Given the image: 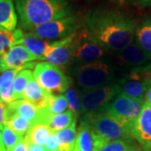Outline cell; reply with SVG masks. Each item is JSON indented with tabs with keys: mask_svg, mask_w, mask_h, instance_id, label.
<instances>
[{
	"mask_svg": "<svg viewBox=\"0 0 151 151\" xmlns=\"http://www.w3.org/2000/svg\"><path fill=\"white\" fill-rule=\"evenodd\" d=\"M73 35L63 40L50 42L45 52L43 60L59 67L70 63L73 55Z\"/></svg>",
	"mask_w": 151,
	"mask_h": 151,
	"instance_id": "7c38bea8",
	"label": "cell"
},
{
	"mask_svg": "<svg viewBox=\"0 0 151 151\" xmlns=\"http://www.w3.org/2000/svg\"><path fill=\"white\" fill-rule=\"evenodd\" d=\"M18 24L14 0H0V27L14 30Z\"/></svg>",
	"mask_w": 151,
	"mask_h": 151,
	"instance_id": "d6986e66",
	"label": "cell"
},
{
	"mask_svg": "<svg viewBox=\"0 0 151 151\" xmlns=\"http://www.w3.org/2000/svg\"><path fill=\"white\" fill-rule=\"evenodd\" d=\"M107 50L92 37L84 24L74 33L72 60L83 64L97 61L106 54Z\"/></svg>",
	"mask_w": 151,
	"mask_h": 151,
	"instance_id": "8992f818",
	"label": "cell"
},
{
	"mask_svg": "<svg viewBox=\"0 0 151 151\" xmlns=\"http://www.w3.org/2000/svg\"><path fill=\"white\" fill-rule=\"evenodd\" d=\"M0 151H6L5 147L4 145V143L2 140V135H1V131H0Z\"/></svg>",
	"mask_w": 151,
	"mask_h": 151,
	"instance_id": "74e56055",
	"label": "cell"
},
{
	"mask_svg": "<svg viewBox=\"0 0 151 151\" xmlns=\"http://www.w3.org/2000/svg\"><path fill=\"white\" fill-rule=\"evenodd\" d=\"M4 71L14 69H32L35 68V61L38 59L34 56L27 49L22 45H17L11 47L5 54L2 55Z\"/></svg>",
	"mask_w": 151,
	"mask_h": 151,
	"instance_id": "4fadbf2b",
	"label": "cell"
},
{
	"mask_svg": "<svg viewBox=\"0 0 151 151\" xmlns=\"http://www.w3.org/2000/svg\"><path fill=\"white\" fill-rule=\"evenodd\" d=\"M83 24L92 38L107 50H121L134 39L136 23L123 14L111 10H94Z\"/></svg>",
	"mask_w": 151,
	"mask_h": 151,
	"instance_id": "6da1fadb",
	"label": "cell"
},
{
	"mask_svg": "<svg viewBox=\"0 0 151 151\" xmlns=\"http://www.w3.org/2000/svg\"><path fill=\"white\" fill-rule=\"evenodd\" d=\"M134 151H151V149H145V148H143L142 146L138 145Z\"/></svg>",
	"mask_w": 151,
	"mask_h": 151,
	"instance_id": "f35d334b",
	"label": "cell"
},
{
	"mask_svg": "<svg viewBox=\"0 0 151 151\" xmlns=\"http://www.w3.org/2000/svg\"><path fill=\"white\" fill-rule=\"evenodd\" d=\"M50 44V41L37 37L31 32L24 31V36L19 45H24L39 60H43L44 55Z\"/></svg>",
	"mask_w": 151,
	"mask_h": 151,
	"instance_id": "ac0fdd59",
	"label": "cell"
},
{
	"mask_svg": "<svg viewBox=\"0 0 151 151\" xmlns=\"http://www.w3.org/2000/svg\"><path fill=\"white\" fill-rule=\"evenodd\" d=\"M1 135H2V140L4 143V145L5 147L6 151L13 150V149L16 146L17 144L23 140L24 137V136L16 134L8 126H5L1 130Z\"/></svg>",
	"mask_w": 151,
	"mask_h": 151,
	"instance_id": "f546056e",
	"label": "cell"
},
{
	"mask_svg": "<svg viewBox=\"0 0 151 151\" xmlns=\"http://www.w3.org/2000/svg\"><path fill=\"white\" fill-rule=\"evenodd\" d=\"M21 69L4 70L0 75V99L4 103H9L14 101L13 84L17 74Z\"/></svg>",
	"mask_w": 151,
	"mask_h": 151,
	"instance_id": "7402d4cb",
	"label": "cell"
},
{
	"mask_svg": "<svg viewBox=\"0 0 151 151\" xmlns=\"http://www.w3.org/2000/svg\"><path fill=\"white\" fill-rule=\"evenodd\" d=\"M8 109L29 121L31 125L35 124H48L50 115L46 109H40L26 99H19L7 103Z\"/></svg>",
	"mask_w": 151,
	"mask_h": 151,
	"instance_id": "5bb4252c",
	"label": "cell"
},
{
	"mask_svg": "<svg viewBox=\"0 0 151 151\" xmlns=\"http://www.w3.org/2000/svg\"><path fill=\"white\" fill-rule=\"evenodd\" d=\"M7 122V103L0 99V131L6 126Z\"/></svg>",
	"mask_w": 151,
	"mask_h": 151,
	"instance_id": "d6a6232c",
	"label": "cell"
},
{
	"mask_svg": "<svg viewBox=\"0 0 151 151\" xmlns=\"http://www.w3.org/2000/svg\"><path fill=\"white\" fill-rule=\"evenodd\" d=\"M20 29L31 31L45 23L71 15L67 0H15Z\"/></svg>",
	"mask_w": 151,
	"mask_h": 151,
	"instance_id": "7a4b0ae2",
	"label": "cell"
},
{
	"mask_svg": "<svg viewBox=\"0 0 151 151\" xmlns=\"http://www.w3.org/2000/svg\"><path fill=\"white\" fill-rule=\"evenodd\" d=\"M12 151H28V142L25 140L24 137L23 140L17 144Z\"/></svg>",
	"mask_w": 151,
	"mask_h": 151,
	"instance_id": "836d02e7",
	"label": "cell"
},
{
	"mask_svg": "<svg viewBox=\"0 0 151 151\" xmlns=\"http://www.w3.org/2000/svg\"><path fill=\"white\" fill-rule=\"evenodd\" d=\"M120 93L118 83H108L91 90L83 91L81 96V114L98 111L108 105Z\"/></svg>",
	"mask_w": 151,
	"mask_h": 151,
	"instance_id": "9c48e42d",
	"label": "cell"
},
{
	"mask_svg": "<svg viewBox=\"0 0 151 151\" xmlns=\"http://www.w3.org/2000/svg\"><path fill=\"white\" fill-rule=\"evenodd\" d=\"M0 71L4 72V64H3V57L0 55Z\"/></svg>",
	"mask_w": 151,
	"mask_h": 151,
	"instance_id": "ab89813d",
	"label": "cell"
},
{
	"mask_svg": "<svg viewBox=\"0 0 151 151\" xmlns=\"http://www.w3.org/2000/svg\"><path fill=\"white\" fill-rule=\"evenodd\" d=\"M52 94L45 92L40 86L32 78L29 81L27 86L24 92V99L33 103L40 109H47L50 98Z\"/></svg>",
	"mask_w": 151,
	"mask_h": 151,
	"instance_id": "e0dca14e",
	"label": "cell"
},
{
	"mask_svg": "<svg viewBox=\"0 0 151 151\" xmlns=\"http://www.w3.org/2000/svg\"><path fill=\"white\" fill-rule=\"evenodd\" d=\"M75 76L82 91H87L110 83L114 76V70L108 63L99 60L78 66L75 70Z\"/></svg>",
	"mask_w": 151,
	"mask_h": 151,
	"instance_id": "277c9868",
	"label": "cell"
},
{
	"mask_svg": "<svg viewBox=\"0 0 151 151\" xmlns=\"http://www.w3.org/2000/svg\"><path fill=\"white\" fill-rule=\"evenodd\" d=\"M149 60L150 58L134 42L119 50L117 55V61L121 66L134 67V69L147 65Z\"/></svg>",
	"mask_w": 151,
	"mask_h": 151,
	"instance_id": "2e32d148",
	"label": "cell"
},
{
	"mask_svg": "<svg viewBox=\"0 0 151 151\" xmlns=\"http://www.w3.org/2000/svg\"><path fill=\"white\" fill-rule=\"evenodd\" d=\"M114 1H118L120 4H124V3H140L143 0H114Z\"/></svg>",
	"mask_w": 151,
	"mask_h": 151,
	"instance_id": "8d00e7d4",
	"label": "cell"
},
{
	"mask_svg": "<svg viewBox=\"0 0 151 151\" xmlns=\"http://www.w3.org/2000/svg\"><path fill=\"white\" fill-rule=\"evenodd\" d=\"M65 95L68 102L70 111H71L72 113L77 118L81 111V98L79 97L78 92L74 88H69L65 92Z\"/></svg>",
	"mask_w": 151,
	"mask_h": 151,
	"instance_id": "4dcf8cb0",
	"label": "cell"
},
{
	"mask_svg": "<svg viewBox=\"0 0 151 151\" xmlns=\"http://www.w3.org/2000/svg\"><path fill=\"white\" fill-rule=\"evenodd\" d=\"M75 121H76V117L71 111L67 110L64 113L51 116L49 120V126L52 131L55 132L69 127Z\"/></svg>",
	"mask_w": 151,
	"mask_h": 151,
	"instance_id": "4316f807",
	"label": "cell"
},
{
	"mask_svg": "<svg viewBox=\"0 0 151 151\" xmlns=\"http://www.w3.org/2000/svg\"><path fill=\"white\" fill-rule=\"evenodd\" d=\"M131 138L145 149H151V107L144 103L138 118L129 128Z\"/></svg>",
	"mask_w": 151,
	"mask_h": 151,
	"instance_id": "8fae6325",
	"label": "cell"
},
{
	"mask_svg": "<svg viewBox=\"0 0 151 151\" xmlns=\"http://www.w3.org/2000/svg\"><path fill=\"white\" fill-rule=\"evenodd\" d=\"M145 103H147L151 107V81L149 85L148 90L145 95Z\"/></svg>",
	"mask_w": 151,
	"mask_h": 151,
	"instance_id": "d590c367",
	"label": "cell"
},
{
	"mask_svg": "<svg viewBox=\"0 0 151 151\" xmlns=\"http://www.w3.org/2000/svg\"><path fill=\"white\" fill-rule=\"evenodd\" d=\"M33 78L32 70L24 69L20 70L13 84V98L14 101L22 99L24 97V92L27 86L29 81Z\"/></svg>",
	"mask_w": 151,
	"mask_h": 151,
	"instance_id": "d4e9b609",
	"label": "cell"
},
{
	"mask_svg": "<svg viewBox=\"0 0 151 151\" xmlns=\"http://www.w3.org/2000/svg\"><path fill=\"white\" fill-rule=\"evenodd\" d=\"M151 81V71L149 68L140 67L132 70L118 83L120 93L126 97L144 102Z\"/></svg>",
	"mask_w": 151,
	"mask_h": 151,
	"instance_id": "ba28073f",
	"label": "cell"
},
{
	"mask_svg": "<svg viewBox=\"0 0 151 151\" xmlns=\"http://www.w3.org/2000/svg\"><path fill=\"white\" fill-rule=\"evenodd\" d=\"M45 148L48 151H61L60 148L58 140H57V138L55 134L54 131L51 133V134L50 136Z\"/></svg>",
	"mask_w": 151,
	"mask_h": 151,
	"instance_id": "1f68e13d",
	"label": "cell"
},
{
	"mask_svg": "<svg viewBox=\"0 0 151 151\" xmlns=\"http://www.w3.org/2000/svg\"><path fill=\"white\" fill-rule=\"evenodd\" d=\"M52 132L48 124H33L25 134L24 139L29 144L45 147Z\"/></svg>",
	"mask_w": 151,
	"mask_h": 151,
	"instance_id": "44dd1931",
	"label": "cell"
},
{
	"mask_svg": "<svg viewBox=\"0 0 151 151\" xmlns=\"http://www.w3.org/2000/svg\"><path fill=\"white\" fill-rule=\"evenodd\" d=\"M33 78L45 92L60 95L70 87V79L59 66L46 61L37 63L33 71Z\"/></svg>",
	"mask_w": 151,
	"mask_h": 151,
	"instance_id": "5b68a950",
	"label": "cell"
},
{
	"mask_svg": "<svg viewBox=\"0 0 151 151\" xmlns=\"http://www.w3.org/2000/svg\"><path fill=\"white\" fill-rule=\"evenodd\" d=\"M83 120L105 143L131 138L129 129L103 108L84 115Z\"/></svg>",
	"mask_w": 151,
	"mask_h": 151,
	"instance_id": "3957f363",
	"label": "cell"
},
{
	"mask_svg": "<svg viewBox=\"0 0 151 151\" xmlns=\"http://www.w3.org/2000/svg\"><path fill=\"white\" fill-rule=\"evenodd\" d=\"M6 126H8L9 129L14 131L18 134L22 136L27 133L29 129L30 128L31 124L27 121L26 119H23L22 117L19 116L16 113L9 111L7 108V122Z\"/></svg>",
	"mask_w": 151,
	"mask_h": 151,
	"instance_id": "484cf974",
	"label": "cell"
},
{
	"mask_svg": "<svg viewBox=\"0 0 151 151\" xmlns=\"http://www.w3.org/2000/svg\"><path fill=\"white\" fill-rule=\"evenodd\" d=\"M83 25V21L75 15L55 19L35 28L31 32L37 37L47 41L63 40L76 32Z\"/></svg>",
	"mask_w": 151,
	"mask_h": 151,
	"instance_id": "52a82bcc",
	"label": "cell"
},
{
	"mask_svg": "<svg viewBox=\"0 0 151 151\" xmlns=\"http://www.w3.org/2000/svg\"><path fill=\"white\" fill-rule=\"evenodd\" d=\"M28 151H48L45 147L28 143Z\"/></svg>",
	"mask_w": 151,
	"mask_h": 151,
	"instance_id": "e575fe53",
	"label": "cell"
},
{
	"mask_svg": "<svg viewBox=\"0 0 151 151\" xmlns=\"http://www.w3.org/2000/svg\"><path fill=\"white\" fill-rule=\"evenodd\" d=\"M105 144L92 127L82 119L72 151H99Z\"/></svg>",
	"mask_w": 151,
	"mask_h": 151,
	"instance_id": "9a60e30c",
	"label": "cell"
},
{
	"mask_svg": "<svg viewBox=\"0 0 151 151\" xmlns=\"http://www.w3.org/2000/svg\"><path fill=\"white\" fill-rule=\"evenodd\" d=\"M142 103L119 93L103 109L129 129L131 124L140 113L143 107Z\"/></svg>",
	"mask_w": 151,
	"mask_h": 151,
	"instance_id": "30bf717a",
	"label": "cell"
},
{
	"mask_svg": "<svg viewBox=\"0 0 151 151\" xmlns=\"http://www.w3.org/2000/svg\"><path fill=\"white\" fill-rule=\"evenodd\" d=\"M69 108L67 99L64 95H51L47 108V112L50 116L64 113Z\"/></svg>",
	"mask_w": 151,
	"mask_h": 151,
	"instance_id": "f1b7e54d",
	"label": "cell"
},
{
	"mask_svg": "<svg viewBox=\"0 0 151 151\" xmlns=\"http://www.w3.org/2000/svg\"><path fill=\"white\" fill-rule=\"evenodd\" d=\"M24 36L21 29L8 30L0 27V55H4L13 46L19 45Z\"/></svg>",
	"mask_w": 151,
	"mask_h": 151,
	"instance_id": "603a6c76",
	"label": "cell"
},
{
	"mask_svg": "<svg viewBox=\"0 0 151 151\" xmlns=\"http://www.w3.org/2000/svg\"><path fill=\"white\" fill-rule=\"evenodd\" d=\"M136 43L151 60V18H147L136 26Z\"/></svg>",
	"mask_w": 151,
	"mask_h": 151,
	"instance_id": "ffe728a7",
	"label": "cell"
},
{
	"mask_svg": "<svg viewBox=\"0 0 151 151\" xmlns=\"http://www.w3.org/2000/svg\"><path fill=\"white\" fill-rule=\"evenodd\" d=\"M76 125V121L73 122L69 127L65 128L64 129L55 132V134L57 138L61 151L73 150L76 140V136H77Z\"/></svg>",
	"mask_w": 151,
	"mask_h": 151,
	"instance_id": "cb8c5ba5",
	"label": "cell"
},
{
	"mask_svg": "<svg viewBox=\"0 0 151 151\" xmlns=\"http://www.w3.org/2000/svg\"><path fill=\"white\" fill-rule=\"evenodd\" d=\"M137 147L136 141L129 138L108 142L99 151H134Z\"/></svg>",
	"mask_w": 151,
	"mask_h": 151,
	"instance_id": "83f0119b",
	"label": "cell"
}]
</instances>
